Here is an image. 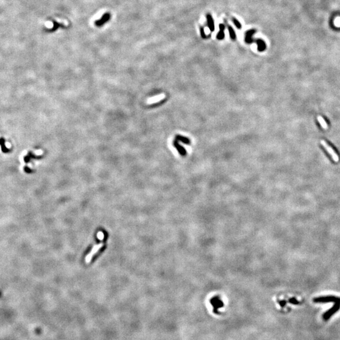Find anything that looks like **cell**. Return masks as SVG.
I'll use <instances>...</instances> for the list:
<instances>
[{"label":"cell","mask_w":340,"mask_h":340,"mask_svg":"<svg viewBox=\"0 0 340 340\" xmlns=\"http://www.w3.org/2000/svg\"><path fill=\"white\" fill-rule=\"evenodd\" d=\"M315 303H327V302H336L340 301V297H337L335 296H324V297H319L313 299Z\"/></svg>","instance_id":"obj_1"},{"label":"cell","mask_w":340,"mask_h":340,"mask_svg":"<svg viewBox=\"0 0 340 340\" xmlns=\"http://www.w3.org/2000/svg\"><path fill=\"white\" fill-rule=\"evenodd\" d=\"M340 309V301L335 302V305L332 307V308L328 310L326 313L323 314L322 318L324 321H328L330 319V317L332 315H334L337 311L339 310Z\"/></svg>","instance_id":"obj_2"},{"label":"cell","mask_w":340,"mask_h":340,"mask_svg":"<svg viewBox=\"0 0 340 340\" xmlns=\"http://www.w3.org/2000/svg\"><path fill=\"white\" fill-rule=\"evenodd\" d=\"M321 144L322 146L325 148L326 151L331 155V156L332 157V159H333L335 162H338L339 160V156H338V155L336 153V152L334 151V149H332V148L331 147V146H329L326 141H325V140H321Z\"/></svg>","instance_id":"obj_3"},{"label":"cell","mask_w":340,"mask_h":340,"mask_svg":"<svg viewBox=\"0 0 340 340\" xmlns=\"http://www.w3.org/2000/svg\"><path fill=\"white\" fill-rule=\"evenodd\" d=\"M103 246V243H100V244H96V245H95L93 246L91 251L90 252V253H89V254L86 256V258H85V261H86V263H90V261L92 260V258H93V256H94L96 253H97L98 251L100 250Z\"/></svg>","instance_id":"obj_4"},{"label":"cell","mask_w":340,"mask_h":340,"mask_svg":"<svg viewBox=\"0 0 340 340\" xmlns=\"http://www.w3.org/2000/svg\"><path fill=\"white\" fill-rule=\"evenodd\" d=\"M256 32V30L254 29H251V30H248L245 33V42L247 44H251L253 42H255V39L253 38V34Z\"/></svg>","instance_id":"obj_5"},{"label":"cell","mask_w":340,"mask_h":340,"mask_svg":"<svg viewBox=\"0 0 340 340\" xmlns=\"http://www.w3.org/2000/svg\"><path fill=\"white\" fill-rule=\"evenodd\" d=\"M211 304L214 306V311L215 313H218L217 309L221 308L223 306L222 301L219 298H214L211 300Z\"/></svg>","instance_id":"obj_6"},{"label":"cell","mask_w":340,"mask_h":340,"mask_svg":"<svg viewBox=\"0 0 340 340\" xmlns=\"http://www.w3.org/2000/svg\"><path fill=\"white\" fill-rule=\"evenodd\" d=\"M173 146L174 147L177 149V151H178V152H179L181 156H185L187 154V151H186V149H185L182 146H181V145L178 143V140H176V139H175L173 141Z\"/></svg>","instance_id":"obj_7"},{"label":"cell","mask_w":340,"mask_h":340,"mask_svg":"<svg viewBox=\"0 0 340 340\" xmlns=\"http://www.w3.org/2000/svg\"><path fill=\"white\" fill-rule=\"evenodd\" d=\"M206 18H207V26L210 29V32H214L215 30V26H214V19L212 18V15L210 13H207L206 15Z\"/></svg>","instance_id":"obj_8"},{"label":"cell","mask_w":340,"mask_h":340,"mask_svg":"<svg viewBox=\"0 0 340 340\" xmlns=\"http://www.w3.org/2000/svg\"><path fill=\"white\" fill-rule=\"evenodd\" d=\"M255 42L256 43V44L258 45V50L260 52L261 51H264L265 49H266V44L265 42L261 39H256L255 40Z\"/></svg>","instance_id":"obj_9"},{"label":"cell","mask_w":340,"mask_h":340,"mask_svg":"<svg viewBox=\"0 0 340 340\" xmlns=\"http://www.w3.org/2000/svg\"><path fill=\"white\" fill-rule=\"evenodd\" d=\"M224 30H225V26L224 24H219V32L217 35L216 38L218 40H222L224 39L225 34H224Z\"/></svg>","instance_id":"obj_10"},{"label":"cell","mask_w":340,"mask_h":340,"mask_svg":"<svg viewBox=\"0 0 340 340\" xmlns=\"http://www.w3.org/2000/svg\"><path fill=\"white\" fill-rule=\"evenodd\" d=\"M175 139L178 140V141L181 142L182 143L185 144H187V145H190V143H191L190 140L188 138H187V137H184V136H180V135H177V136H176Z\"/></svg>","instance_id":"obj_11"},{"label":"cell","mask_w":340,"mask_h":340,"mask_svg":"<svg viewBox=\"0 0 340 340\" xmlns=\"http://www.w3.org/2000/svg\"><path fill=\"white\" fill-rule=\"evenodd\" d=\"M317 118L318 122H319V124H320L321 126L322 127V128L323 129H325V130L328 129V124L326 123V121L324 120V118L322 117L321 116V115H319V116H317Z\"/></svg>","instance_id":"obj_12"},{"label":"cell","mask_w":340,"mask_h":340,"mask_svg":"<svg viewBox=\"0 0 340 340\" xmlns=\"http://www.w3.org/2000/svg\"><path fill=\"white\" fill-rule=\"evenodd\" d=\"M228 30H229V36L231 39H232L233 40H236V32L234 31V30L233 29V28L231 27V26L229 25L228 26Z\"/></svg>","instance_id":"obj_13"},{"label":"cell","mask_w":340,"mask_h":340,"mask_svg":"<svg viewBox=\"0 0 340 340\" xmlns=\"http://www.w3.org/2000/svg\"><path fill=\"white\" fill-rule=\"evenodd\" d=\"M232 20L233 23H234V24L235 25L236 27L238 29H241L242 28V25H241V23H240L239 22L236 18H234V17H233V18H232Z\"/></svg>","instance_id":"obj_14"},{"label":"cell","mask_w":340,"mask_h":340,"mask_svg":"<svg viewBox=\"0 0 340 340\" xmlns=\"http://www.w3.org/2000/svg\"><path fill=\"white\" fill-rule=\"evenodd\" d=\"M200 34H201L202 38H203V39H207L208 37L206 36V33H205L204 30H203V27H200Z\"/></svg>","instance_id":"obj_15"},{"label":"cell","mask_w":340,"mask_h":340,"mask_svg":"<svg viewBox=\"0 0 340 340\" xmlns=\"http://www.w3.org/2000/svg\"><path fill=\"white\" fill-rule=\"evenodd\" d=\"M97 237L98 239L100 240V241H102V240L104 239V234L102 232V231H99L97 234Z\"/></svg>","instance_id":"obj_16"},{"label":"cell","mask_w":340,"mask_h":340,"mask_svg":"<svg viewBox=\"0 0 340 340\" xmlns=\"http://www.w3.org/2000/svg\"><path fill=\"white\" fill-rule=\"evenodd\" d=\"M289 302H290V303H291V304H299V302L297 301V300H296L295 298L291 299L289 300Z\"/></svg>","instance_id":"obj_17"},{"label":"cell","mask_w":340,"mask_h":340,"mask_svg":"<svg viewBox=\"0 0 340 340\" xmlns=\"http://www.w3.org/2000/svg\"><path fill=\"white\" fill-rule=\"evenodd\" d=\"M285 304V301H281L280 302V306H282V307L283 306H284Z\"/></svg>","instance_id":"obj_18"}]
</instances>
